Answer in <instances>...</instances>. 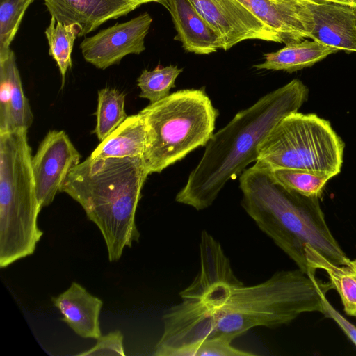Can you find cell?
<instances>
[{
	"label": "cell",
	"mask_w": 356,
	"mask_h": 356,
	"mask_svg": "<svg viewBox=\"0 0 356 356\" xmlns=\"http://www.w3.org/2000/svg\"><path fill=\"white\" fill-rule=\"evenodd\" d=\"M307 96V86L293 79L237 113L209 140L176 202L197 211L209 207L228 181L257 161L262 141L281 119L298 111Z\"/></svg>",
	"instance_id": "obj_1"
},
{
	"label": "cell",
	"mask_w": 356,
	"mask_h": 356,
	"mask_svg": "<svg viewBox=\"0 0 356 356\" xmlns=\"http://www.w3.org/2000/svg\"><path fill=\"white\" fill-rule=\"evenodd\" d=\"M239 186L246 213L298 268L311 273L307 246L334 264H346L348 257L327 225L318 197L284 187L258 163L241 174Z\"/></svg>",
	"instance_id": "obj_2"
},
{
	"label": "cell",
	"mask_w": 356,
	"mask_h": 356,
	"mask_svg": "<svg viewBox=\"0 0 356 356\" xmlns=\"http://www.w3.org/2000/svg\"><path fill=\"white\" fill-rule=\"evenodd\" d=\"M143 156L93 158L68 173L60 192L70 195L100 230L110 261L138 242L136 211L148 176Z\"/></svg>",
	"instance_id": "obj_3"
},
{
	"label": "cell",
	"mask_w": 356,
	"mask_h": 356,
	"mask_svg": "<svg viewBox=\"0 0 356 356\" xmlns=\"http://www.w3.org/2000/svg\"><path fill=\"white\" fill-rule=\"evenodd\" d=\"M331 289L330 282H325L298 268L277 271L255 285L238 286L213 313L211 339L232 342L256 327L275 328L303 313H323V299Z\"/></svg>",
	"instance_id": "obj_4"
},
{
	"label": "cell",
	"mask_w": 356,
	"mask_h": 356,
	"mask_svg": "<svg viewBox=\"0 0 356 356\" xmlns=\"http://www.w3.org/2000/svg\"><path fill=\"white\" fill-rule=\"evenodd\" d=\"M28 129L0 133V267L34 253L43 232Z\"/></svg>",
	"instance_id": "obj_5"
},
{
	"label": "cell",
	"mask_w": 356,
	"mask_h": 356,
	"mask_svg": "<svg viewBox=\"0 0 356 356\" xmlns=\"http://www.w3.org/2000/svg\"><path fill=\"white\" fill-rule=\"evenodd\" d=\"M140 113L146 128L143 160L149 175L205 147L214 134L218 115L202 89L178 90Z\"/></svg>",
	"instance_id": "obj_6"
},
{
	"label": "cell",
	"mask_w": 356,
	"mask_h": 356,
	"mask_svg": "<svg viewBox=\"0 0 356 356\" xmlns=\"http://www.w3.org/2000/svg\"><path fill=\"white\" fill-rule=\"evenodd\" d=\"M344 143L329 121L293 112L281 119L259 147L257 163L269 168L305 170L330 178L343 163Z\"/></svg>",
	"instance_id": "obj_7"
},
{
	"label": "cell",
	"mask_w": 356,
	"mask_h": 356,
	"mask_svg": "<svg viewBox=\"0 0 356 356\" xmlns=\"http://www.w3.org/2000/svg\"><path fill=\"white\" fill-rule=\"evenodd\" d=\"M199 245L200 270L180 296L201 307L212 322L214 312L225 304L234 288L243 284L235 275L220 243L206 230L201 233Z\"/></svg>",
	"instance_id": "obj_8"
},
{
	"label": "cell",
	"mask_w": 356,
	"mask_h": 356,
	"mask_svg": "<svg viewBox=\"0 0 356 356\" xmlns=\"http://www.w3.org/2000/svg\"><path fill=\"white\" fill-rule=\"evenodd\" d=\"M81 155L63 130H51L32 157V170L40 209L52 203Z\"/></svg>",
	"instance_id": "obj_9"
},
{
	"label": "cell",
	"mask_w": 356,
	"mask_h": 356,
	"mask_svg": "<svg viewBox=\"0 0 356 356\" xmlns=\"http://www.w3.org/2000/svg\"><path fill=\"white\" fill-rule=\"evenodd\" d=\"M221 36L227 51L245 40L283 43L282 37L238 0H190Z\"/></svg>",
	"instance_id": "obj_10"
},
{
	"label": "cell",
	"mask_w": 356,
	"mask_h": 356,
	"mask_svg": "<svg viewBox=\"0 0 356 356\" xmlns=\"http://www.w3.org/2000/svg\"><path fill=\"white\" fill-rule=\"evenodd\" d=\"M152 22V17L145 12L86 38L80 45L83 58L104 70L118 64L128 54H140L145 50V38Z\"/></svg>",
	"instance_id": "obj_11"
},
{
	"label": "cell",
	"mask_w": 356,
	"mask_h": 356,
	"mask_svg": "<svg viewBox=\"0 0 356 356\" xmlns=\"http://www.w3.org/2000/svg\"><path fill=\"white\" fill-rule=\"evenodd\" d=\"M308 38L338 51L356 52V16L350 6L300 0Z\"/></svg>",
	"instance_id": "obj_12"
},
{
	"label": "cell",
	"mask_w": 356,
	"mask_h": 356,
	"mask_svg": "<svg viewBox=\"0 0 356 356\" xmlns=\"http://www.w3.org/2000/svg\"><path fill=\"white\" fill-rule=\"evenodd\" d=\"M51 16L63 24L80 26V36L109 19L127 15L140 5L131 0H44Z\"/></svg>",
	"instance_id": "obj_13"
},
{
	"label": "cell",
	"mask_w": 356,
	"mask_h": 356,
	"mask_svg": "<svg viewBox=\"0 0 356 356\" xmlns=\"http://www.w3.org/2000/svg\"><path fill=\"white\" fill-rule=\"evenodd\" d=\"M158 3L170 13L177 32L175 40L181 42L186 51L207 55L222 49L221 36L190 0H159Z\"/></svg>",
	"instance_id": "obj_14"
},
{
	"label": "cell",
	"mask_w": 356,
	"mask_h": 356,
	"mask_svg": "<svg viewBox=\"0 0 356 356\" xmlns=\"http://www.w3.org/2000/svg\"><path fill=\"white\" fill-rule=\"evenodd\" d=\"M54 305L65 322L77 335L97 339L101 335L99 314L103 302L83 286L73 282L58 296L52 297Z\"/></svg>",
	"instance_id": "obj_15"
},
{
	"label": "cell",
	"mask_w": 356,
	"mask_h": 356,
	"mask_svg": "<svg viewBox=\"0 0 356 356\" xmlns=\"http://www.w3.org/2000/svg\"><path fill=\"white\" fill-rule=\"evenodd\" d=\"M277 33L285 44L308 38L301 19L300 0H238Z\"/></svg>",
	"instance_id": "obj_16"
},
{
	"label": "cell",
	"mask_w": 356,
	"mask_h": 356,
	"mask_svg": "<svg viewBox=\"0 0 356 356\" xmlns=\"http://www.w3.org/2000/svg\"><path fill=\"white\" fill-rule=\"evenodd\" d=\"M146 128L139 112L127 118L90 154L93 158L143 156Z\"/></svg>",
	"instance_id": "obj_17"
},
{
	"label": "cell",
	"mask_w": 356,
	"mask_h": 356,
	"mask_svg": "<svg viewBox=\"0 0 356 356\" xmlns=\"http://www.w3.org/2000/svg\"><path fill=\"white\" fill-rule=\"evenodd\" d=\"M335 48L315 40H303L298 42L286 44L281 49L264 54V62L254 65L257 70H283L293 72L324 59L337 52Z\"/></svg>",
	"instance_id": "obj_18"
},
{
	"label": "cell",
	"mask_w": 356,
	"mask_h": 356,
	"mask_svg": "<svg viewBox=\"0 0 356 356\" xmlns=\"http://www.w3.org/2000/svg\"><path fill=\"white\" fill-rule=\"evenodd\" d=\"M305 254L310 273L315 274L318 269L325 271L341 298L343 310L356 317V269L347 264H334L310 246L306 247Z\"/></svg>",
	"instance_id": "obj_19"
},
{
	"label": "cell",
	"mask_w": 356,
	"mask_h": 356,
	"mask_svg": "<svg viewBox=\"0 0 356 356\" xmlns=\"http://www.w3.org/2000/svg\"><path fill=\"white\" fill-rule=\"evenodd\" d=\"M0 72L6 76L9 86L8 117L4 132L21 128L29 129L33 123V115L24 95L16 58L12 50L6 56L0 58Z\"/></svg>",
	"instance_id": "obj_20"
},
{
	"label": "cell",
	"mask_w": 356,
	"mask_h": 356,
	"mask_svg": "<svg viewBox=\"0 0 356 356\" xmlns=\"http://www.w3.org/2000/svg\"><path fill=\"white\" fill-rule=\"evenodd\" d=\"M81 29L76 24H63L51 17L45 30L49 44V54L56 62L64 86L65 75L72 67V52L74 42L80 36Z\"/></svg>",
	"instance_id": "obj_21"
},
{
	"label": "cell",
	"mask_w": 356,
	"mask_h": 356,
	"mask_svg": "<svg viewBox=\"0 0 356 356\" xmlns=\"http://www.w3.org/2000/svg\"><path fill=\"white\" fill-rule=\"evenodd\" d=\"M124 103L123 92L110 88L99 90L94 132L99 141L104 140L127 118Z\"/></svg>",
	"instance_id": "obj_22"
},
{
	"label": "cell",
	"mask_w": 356,
	"mask_h": 356,
	"mask_svg": "<svg viewBox=\"0 0 356 356\" xmlns=\"http://www.w3.org/2000/svg\"><path fill=\"white\" fill-rule=\"evenodd\" d=\"M268 169L278 184L307 197H321L325 185L331 179L327 175L305 170Z\"/></svg>",
	"instance_id": "obj_23"
},
{
	"label": "cell",
	"mask_w": 356,
	"mask_h": 356,
	"mask_svg": "<svg viewBox=\"0 0 356 356\" xmlns=\"http://www.w3.org/2000/svg\"><path fill=\"white\" fill-rule=\"evenodd\" d=\"M182 72L177 65L157 66L153 70H144L137 79L140 90L139 97L147 99L150 103L158 102L170 95L171 88Z\"/></svg>",
	"instance_id": "obj_24"
},
{
	"label": "cell",
	"mask_w": 356,
	"mask_h": 356,
	"mask_svg": "<svg viewBox=\"0 0 356 356\" xmlns=\"http://www.w3.org/2000/svg\"><path fill=\"white\" fill-rule=\"evenodd\" d=\"M34 0H1L0 3V58L11 51L10 47L24 14Z\"/></svg>",
	"instance_id": "obj_25"
},
{
	"label": "cell",
	"mask_w": 356,
	"mask_h": 356,
	"mask_svg": "<svg viewBox=\"0 0 356 356\" xmlns=\"http://www.w3.org/2000/svg\"><path fill=\"white\" fill-rule=\"evenodd\" d=\"M232 342L223 338H213L202 341L191 353V356H252L255 354L238 349Z\"/></svg>",
	"instance_id": "obj_26"
},
{
	"label": "cell",
	"mask_w": 356,
	"mask_h": 356,
	"mask_svg": "<svg viewBox=\"0 0 356 356\" xmlns=\"http://www.w3.org/2000/svg\"><path fill=\"white\" fill-rule=\"evenodd\" d=\"M97 340V343L92 348L76 355H125L123 335L120 331L115 330L106 335H101Z\"/></svg>",
	"instance_id": "obj_27"
},
{
	"label": "cell",
	"mask_w": 356,
	"mask_h": 356,
	"mask_svg": "<svg viewBox=\"0 0 356 356\" xmlns=\"http://www.w3.org/2000/svg\"><path fill=\"white\" fill-rule=\"evenodd\" d=\"M322 314L326 317L334 320L356 346V326L338 312L330 303L326 297L323 299V311Z\"/></svg>",
	"instance_id": "obj_28"
},
{
	"label": "cell",
	"mask_w": 356,
	"mask_h": 356,
	"mask_svg": "<svg viewBox=\"0 0 356 356\" xmlns=\"http://www.w3.org/2000/svg\"><path fill=\"white\" fill-rule=\"evenodd\" d=\"M314 1H327V2H332V3L347 5V6H350L352 7L355 6L354 0H314Z\"/></svg>",
	"instance_id": "obj_29"
},
{
	"label": "cell",
	"mask_w": 356,
	"mask_h": 356,
	"mask_svg": "<svg viewBox=\"0 0 356 356\" xmlns=\"http://www.w3.org/2000/svg\"><path fill=\"white\" fill-rule=\"evenodd\" d=\"M346 264L349 265L356 269V259L351 260L349 258L346 261Z\"/></svg>",
	"instance_id": "obj_30"
},
{
	"label": "cell",
	"mask_w": 356,
	"mask_h": 356,
	"mask_svg": "<svg viewBox=\"0 0 356 356\" xmlns=\"http://www.w3.org/2000/svg\"><path fill=\"white\" fill-rule=\"evenodd\" d=\"M131 1H136V2H140L142 4H143V3H148V2H157L158 3V1L159 0H131Z\"/></svg>",
	"instance_id": "obj_31"
},
{
	"label": "cell",
	"mask_w": 356,
	"mask_h": 356,
	"mask_svg": "<svg viewBox=\"0 0 356 356\" xmlns=\"http://www.w3.org/2000/svg\"><path fill=\"white\" fill-rule=\"evenodd\" d=\"M354 1H355V6L353 7V8L355 16H356V0H354Z\"/></svg>",
	"instance_id": "obj_32"
}]
</instances>
